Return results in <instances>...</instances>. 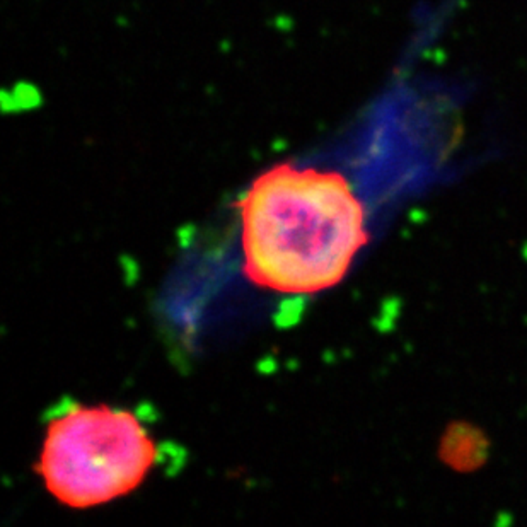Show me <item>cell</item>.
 <instances>
[{"label":"cell","instance_id":"1","mask_svg":"<svg viewBox=\"0 0 527 527\" xmlns=\"http://www.w3.org/2000/svg\"><path fill=\"white\" fill-rule=\"evenodd\" d=\"M237 209L244 273L275 294L335 287L369 241L362 200L333 171L278 164L256 178Z\"/></svg>","mask_w":527,"mask_h":527},{"label":"cell","instance_id":"2","mask_svg":"<svg viewBox=\"0 0 527 527\" xmlns=\"http://www.w3.org/2000/svg\"><path fill=\"white\" fill-rule=\"evenodd\" d=\"M155 459L154 440L133 413L72 404L48 423L36 469L58 502L89 508L133 492Z\"/></svg>","mask_w":527,"mask_h":527}]
</instances>
